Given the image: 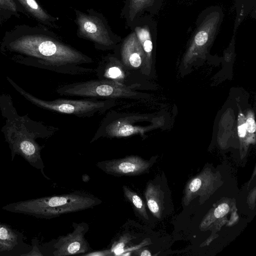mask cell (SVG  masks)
<instances>
[{
  "instance_id": "obj_7",
  "label": "cell",
  "mask_w": 256,
  "mask_h": 256,
  "mask_svg": "<svg viewBox=\"0 0 256 256\" xmlns=\"http://www.w3.org/2000/svg\"><path fill=\"white\" fill-rule=\"evenodd\" d=\"M73 231L58 238L54 245L53 254L55 256H65L86 253L90 245L84 238L88 230V226L84 222H74Z\"/></svg>"
},
{
  "instance_id": "obj_22",
  "label": "cell",
  "mask_w": 256,
  "mask_h": 256,
  "mask_svg": "<svg viewBox=\"0 0 256 256\" xmlns=\"http://www.w3.org/2000/svg\"><path fill=\"white\" fill-rule=\"evenodd\" d=\"M0 9L16 11V6L14 0H0Z\"/></svg>"
},
{
  "instance_id": "obj_6",
  "label": "cell",
  "mask_w": 256,
  "mask_h": 256,
  "mask_svg": "<svg viewBox=\"0 0 256 256\" xmlns=\"http://www.w3.org/2000/svg\"><path fill=\"white\" fill-rule=\"evenodd\" d=\"M96 166L107 174L116 176H132L148 172L151 162L138 156L98 162Z\"/></svg>"
},
{
  "instance_id": "obj_16",
  "label": "cell",
  "mask_w": 256,
  "mask_h": 256,
  "mask_svg": "<svg viewBox=\"0 0 256 256\" xmlns=\"http://www.w3.org/2000/svg\"><path fill=\"white\" fill-rule=\"evenodd\" d=\"M16 233L6 224H0V251L12 250L18 244Z\"/></svg>"
},
{
  "instance_id": "obj_20",
  "label": "cell",
  "mask_w": 256,
  "mask_h": 256,
  "mask_svg": "<svg viewBox=\"0 0 256 256\" xmlns=\"http://www.w3.org/2000/svg\"><path fill=\"white\" fill-rule=\"evenodd\" d=\"M238 132L240 138H244L246 135V118L242 112H240L238 116Z\"/></svg>"
},
{
  "instance_id": "obj_9",
  "label": "cell",
  "mask_w": 256,
  "mask_h": 256,
  "mask_svg": "<svg viewBox=\"0 0 256 256\" xmlns=\"http://www.w3.org/2000/svg\"><path fill=\"white\" fill-rule=\"evenodd\" d=\"M124 66L129 70L142 66L144 60V54L134 31L131 32L114 50Z\"/></svg>"
},
{
  "instance_id": "obj_19",
  "label": "cell",
  "mask_w": 256,
  "mask_h": 256,
  "mask_svg": "<svg viewBox=\"0 0 256 256\" xmlns=\"http://www.w3.org/2000/svg\"><path fill=\"white\" fill-rule=\"evenodd\" d=\"M230 210V206L226 202L219 204L214 210V216L216 218H219L224 217Z\"/></svg>"
},
{
  "instance_id": "obj_13",
  "label": "cell",
  "mask_w": 256,
  "mask_h": 256,
  "mask_svg": "<svg viewBox=\"0 0 256 256\" xmlns=\"http://www.w3.org/2000/svg\"><path fill=\"white\" fill-rule=\"evenodd\" d=\"M129 28L134 32L144 54V64L149 62L153 50V43L150 26L140 17L132 24Z\"/></svg>"
},
{
  "instance_id": "obj_5",
  "label": "cell",
  "mask_w": 256,
  "mask_h": 256,
  "mask_svg": "<svg viewBox=\"0 0 256 256\" xmlns=\"http://www.w3.org/2000/svg\"><path fill=\"white\" fill-rule=\"evenodd\" d=\"M20 92L25 98L39 106L79 118L91 117L96 114L103 113L116 104V100H99L96 98L79 100L58 98L52 101H45L25 92L20 90Z\"/></svg>"
},
{
  "instance_id": "obj_1",
  "label": "cell",
  "mask_w": 256,
  "mask_h": 256,
  "mask_svg": "<svg viewBox=\"0 0 256 256\" xmlns=\"http://www.w3.org/2000/svg\"><path fill=\"white\" fill-rule=\"evenodd\" d=\"M10 46L12 50L41 60L46 66L55 68L64 74H82L92 70L81 66L92 62L91 58L56 36H25L10 43Z\"/></svg>"
},
{
  "instance_id": "obj_23",
  "label": "cell",
  "mask_w": 256,
  "mask_h": 256,
  "mask_svg": "<svg viewBox=\"0 0 256 256\" xmlns=\"http://www.w3.org/2000/svg\"><path fill=\"white\" fill-rule=\"evenodd\" d=\"M35 241V243H34V241L32 240L33 243V246L32 250L26 254H21V256H43V254L41 253L40 252L38 246V244L36 242V240Z\"/></svg>"
},
{
  "instance_id": "obj_2",
  "label": "cell",
  "mask_w": 256,
  "mask_h": 256,
  "mask_svg": "<svg viewBox=\"0 0 256 256\" xmlns=\"http://www.w3.org/2000/svg\"><path fill=\"white\" fill-rule=\"evenodd\" d=\"M102 202L93 195L74 192L20 201L8 204L2 209L38 218H52L92 208Z\"/></svg>"
},
{
  "instance_id": "obj_24",
  "label": "cell",
  "mask_w": 256,
  "mask_h": 256,
  "mask_svg": "<svg viewBox=\"0 0 256 256\" xmlns=\"http://www.w3.org/2000/svg\"><path fill=\"white\" fill-rule=\"evenodd\" d=\"M112 252L110 250H104L102 252H92L91 254L89 253L88 254H85L84 255L86 256H107L110 255V254Z\"/></svg>"
},
{
  "instance_id": "obj_10",
  "label": "cell",
  "mask_w": 256,
  "mask_h": 256,
  "mask_svg": "<svg viewBox=\"0 0 256 256\" xmlns=\"http://www.w3.org/2000/svg\"><path fill=\"white\" fill-rule=\"evenodd\" d=\"M129 71L115 54H108L100 62L97 75L100 80H114L132 86L130 83Z\"/></svg>"
},
{
  "instance_id": "obj_17",
  "label": "cell",
  "mask_w": 256,
  "mask_h": 256,
  "mask_svg": "<svg viewBox=\"0 0 256 256\" xmlns=\"http://www.w3.org/2000/svg\"><path fill=\"white\" fill-rule=\"evenodd\" d=\"M124 197L132 206L138 216L146 220H148L145 205L140 197L126 186H122Z\"/></svg>"
},
{
  "instance_id": "obj_21",
  "label": "cell",
  "mask_w": 256,
  "mask_h": 256,
  "mask_svg": "<svg viewBox=\"0 0 256 256\" xmlns=\"http://www.w3.org/2000/svg\"><path fill=\"white\" fill-rule=\"evenodd\" d=\"M246 132L249 134H254L256 130V124L252 114H248L246 118Z\"/></svg>"
},
{
  "instance_id": "obj_11",
  "label": "cell",
  "mask_w": 256,
  "mask_h": 256,
  "mask_svg": "<svg viewBox=\"0 0 256 256\" xmlns=\"http://www.w3.org/2000/svg\"><path fill=\"white\" fill-rule=\"evenodd\" d=\"M220 177L216 174L204 172L192 180L186 189L184 201L188 204L194 198L198 196H210L220 184Z\"/></svg>"
},
{
  "instance_id": "obj_18",
  "label": "cell",
  "mask_w": 256,
  "mask_h": 256,
  "mask_svg": "<svg viewBox=\"0 0 256 256\" xmlns=\"http://www.w3.org/2000/svg\"><path fill=\"white\" fill-rule=\"evenodd\" d=\"M32 14L38 19L45 22H51L58 20L47 14L37 3L36 0H18Z\"/></svg>"
},
{
  "instance_id": "obj_25",
  "label": "cell",
  "mask_w": 256,
  "mask_h": 256,
  "mask_svg": "<svg viewBox=\"0 0 256 256\" xmlns=\"http://www.w3.org/2000/svg\"><path fill=\"white\" fill-rule=\"evenodd\" d=\"M140 255L141 256H150L152 254L148 250H144L140 252Z\"/></svg>"
},
{
  "instance_id": "obj_4",
  "label": "cell",
  "mask_w": 256,
  "mask_h": 256,
  "mask_svg": "<svg viewBox=\"0 0 256 256\" xmlns=\"http://www.w3.org/2000/svg\"><path fill=\"white\" fill-rule=\"evenodd\" d=\"M58 92L64 96L106 100L136 98L139 95L132 86L114 80L100 79L66 84L58 90Z\"/></svg>"
},
{
  "instance_id": "obj_3",
  "label": "cell",
  "mask_w": 256,
  "mask_h": 256,
  "mask_svg": "<svg viewBox=\"0 0 256 256\" xmlns=\"http://www.w3.org/2000/svg\"><path fill=\"white\" fill-rule=\"evenodd\" d=\"M74 12L77 36L92 42L96 49L114 50L122 42V37L112 30L102 13L92 8L86 12L74 9Z\"/></svg>"
},
{
  "instance_id": "obj_15",
  "label": "cell",
  "mask_w": 256,
  "mask_h": 256,
  "mask_svg": "<svg viewBox=\"0 0 256 256\" xmlns=\"http://www.w3.org/2000/svg\"><path fill=\"white\" fill-rule=\"evenodd\" d=\"M161 190L158 186L152 182L148 184L144 196L147 206L153 215L160 218L163 209Z\"/></svg>"
},
{
  "instance_id": "obj_14",
  "label": "cell",
  "mask_w": 256,
  "mask_h": 256,
  "mask_svg": "<svg viewBox=\"0 0 256 256\" xmlns=\"http://www.w3.org/2000/svg\"><path fill=\"white\" fill-rule=\"evenodd\" d=\"M154 2L155 0H126L120 16L124 20L126 26L129 28L144 10L152 8Z\"/></svg>"
},
{
  "instance_id": "obj_8",
  "label": "cell",
  "mask_w": 256,
  "mask_h": 256,
  "mask_svg": "<svg viewBox=\"0 0 256 256\" xmlns=\"http://www.w3.org/2000/svg\"><path fill=\"white\" fill-rule=\"evenodd\" d=\"M11 144L12 156L16 154L22 156L31 166L39 170L42 175L50 179L44 172V166L40 156L41 148L29 134L16 131L12 138H9Z\"/></svg>"
},
{
  "instance_id": "obj_12",
  "label": "cell",
  "mask_w": 256,
  "mask_h": 256,
  "mask_svg": "<svg viewBox=\"0 0 256 256\" xmlns=\"http://www.w3.org/2000/svg\"><path fill=\"white\" fill-rule=\"evenodd\" d=\"M220 20V14L216 12L210 13L205 18L192 38L191 52L204 48L212 40Z\"/></svg>"
}]
</instances>
